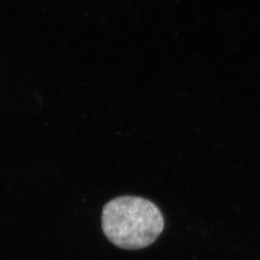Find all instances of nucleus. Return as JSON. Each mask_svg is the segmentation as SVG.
<instances>
[{"instance_id": "f257e3e1", "label": "nucleus", "mask_w": 260, "mask_h": 260, "mask_svg": "<svg viewBox=\"0 0 260 260\" xmlns=\"http://www.w3.org/2000/svg\"><path fill=\"white\" fill-rule=\"evenodd\" d=\"M164 225L160 209L144 198L121 196L103 208V233L111 243L123 249L137 250L151 245Z\"/></svg>"}]
</instances>
